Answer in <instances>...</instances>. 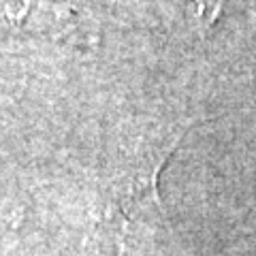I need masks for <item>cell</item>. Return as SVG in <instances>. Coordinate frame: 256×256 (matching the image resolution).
Listing matches in <instances>:
<instances>
[{
  "mask_svg": "<svg viewBox=\"0 0 256 256\" xmlns=\"http://www.w3.org/2000/svg\"><path fill=\"white\" fill-rule=\"evenodd\" d=\"M194 4H196V13L212 22L220 13L224 0H194Z\"/></svg>",
  "mask_w": 256,
  "mask_h": 256,
  "instance_id": "obj_1",
  "label": "cell"
}]
</instances>
